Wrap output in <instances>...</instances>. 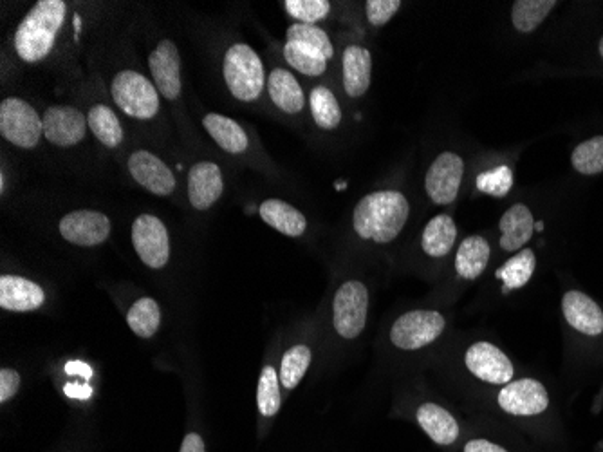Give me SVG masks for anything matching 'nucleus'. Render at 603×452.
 <instances>
[{
    "label": "nucleus",
    "instance_id": "4be33fe9",
    "mask_svg": "<svg viewBox=\"0 0 603 452\" xmlns=\"http://www.w3.org/2000/svg\"><path fill=\"white\" fill-rule=\"evenodd\" d=\"M268 91H270L271 102L284 113H300L306 105L302 87L298 84L297 78L286 69L277 67L271 71V75L268 76Z\"/></svg>",
    "mask_w": 603,
    "mask_h": 452
},
{
    "label": "nucleus",
    "instance_id": "4468645a",
    "mask_svg": "<svg viewBox=\"0 0 603 452\" xmlns=\"http://www.w3.org/2000/svg\"><path fill=\"white\" fill-rule=\"evenodd\" d=\"M466 368L475 377L481 378L488 384H510L513 378V366L510 358L502 353L501 349L490 342H477L466 351Z\"/></svg>",
    "mask_w": 603,
    "mask_h": 452
},
{
    "label": "nucleus",
    "instance_id": "c9c22d12",
    "mask_svg": "<svg viewBox=\"0 0 603 452\" xmlns=\"http://www.w3.org/2000/svg\"><path fill=\"white\" fill-rule=\"evenodd\" d=\"M288 40L306 44L309 48H315L324 55L327 60H331L334 55L333 42L324 29L313 26V24H293L288 29Z\"/></svg>",
    "mask_w": 603,
    "mask_h": 452
},
{
    "label": "nucleus",
    "instance_id": "412c9836",
    "mask_svg": "<svg viewBox=\"0 0 603 452\" xmlns=\"http://www.w3.org/2000/svg\"><path fill=\"white\" fill-rule=\"evenodd\" d=\"M260 217L266 225L288 237H300L307 228V219L298 208L282 199H266L260 205Z\"/></svg>",
    "mask_w": 603,
    "mask_h": 452
},
{
    "label": "nucleus",
    "instance_id": "4c0bfd02",
    "mask_svg": "<svg viewBox=\"0 0 603 452\" xmlns=\"http://www.w3.org/2000/svg\"><path fill=\"white\" fill-rule=\"evenodd\" d=\"M513 187V172L510 167L501 165L497 169L486 170L477 178V189L483 194H490L495 198H504Z\"/></svg>",
    "mask_w": 603,
    "mask_h": 452
},
{
    "label": "nucleus",
    "instance_id": "c85d7f7f",
    "mask_svg": "<svg viewBox=\"0 0 603 452\" xmlns=\"http://www.w3.org/2000/svg\"><path fill=\"white\" fill-rule=\"evenodd\" d=\"M535 264L537 259L531 250H520L519 254L513 255L508 263L495 272L497 279H501L504 283L502 292L508 293L510 290L526 286L535 272Z\"/></svg>",
    "mask_w": 603,
    "mask_h": 452
},
{
    "label": "nucleus",
    "instance_id": "dca6fc26",
    "mask_svg": "<svg viewBox=\"0 0 603 452\" xmlns=\"http://www.w3.org/2000/svg\"><path fill=\"white\" fill-rule=\"evenodd\" d=\"M223 190V172L214 161H199L188 172V199L197 210L214 207Z\"/></svg>",
    "mask_w": 603,
    "mask_h": 452
},
{
    "label": "nucleus",
    "instance_id": "7c9ffc66",
    "mask_svg": "<svg viewBox=\"0 0 603 452\" xmlns=\"http://www.w3.org/2000/svg\"><path fill=\"white\" fill-rule=\"evenodd\" d=\"M127 324L141 339H150L156 335L161 324V310L158 302L150 297H143L134 302L127 313Z\"/></svg>",
    "mask_w": 603,
    "mask_h": 452
},
{
    "label": "nucleus",
    "instance_id": "b1692460",
    "mask_svg": "<svg viewBox=\"0 0 603 452\" xmlns=\"http://www.w3.org/2000/svg\"><path fill=\"white\" fill-rule=\"evenodd\" d=\"M206 132L214 138V142L230 154H241L248 149V136L239 123L223 116V114L210 113L203 118Z\"/></svg>",
    "mask_w": 603,
    "mask_h": 452
},
{
    "label": "nucleus",
    "instance_id": "9b49d317",
    "mask_svg": "<svg viewBox=\"0 0 603 452\" xmlns=\"http://www.w3.org/2000/svg\"><path fill=\"white\" fill-rule=\"evenodd\" d=\"M44 138L56 147H73L84 142L87 118L71 105L47 107L44 118Z\"/></svg>",
    "mask_w": 603,
    "mask_h": 452
},
{
    "label": "nucleus",
    "instance_id": "79ce46f5",
    "mask_svg": "<svg viewBox=\"0 0 603 452\" xmlns=\"http://www.w3.org/2000/svg\"><path fill=\"white\" fill-rule=\"evenodd\" d=\"M179 452H205V442L199 434H186L185 440L181 443V451Z\"/></svg>",
    "mask_w": 603,
    "mask_h": 452
},
{
    "label": "nucleus",
    "instance_id": "f257e3e1",
    "mask_svg": "<svg viewBox=\"0 0 603 452\" xmlns=\"http://www.w3.org/2000/svg\"><path fill=\"white\" fill-rule=\"evenodd\" d=\"M409 214V201L401 192H372L354 208V230L362 239L385 245L401 234Z\"/></svg>",
    "mask_w": 603,
    "mask_h": 452
},
{
    "label": "nucleus",
    "instance_id": "2eb2a0df",
    "mask_svg": "<svg viewBox=\"0 0 603 452\" xmlns=\"http://www.w3.org/2000/svg\"><path fill=\"white\" fill-rule=\"evenodd\" d=\"M150 73L159 93L167 100L181 95V57L172 40H161L149 57Z\"/></svg>",
    "mask_w": 603,
    "mask_h": 452
},
{
    "label": "nucleus",
    "instance_id": "1a4fd4ad",
    "mask_svg": "<svg viewBox=\"0 0 603 452\" xmlns=\"http://www.w3.org/2000/svg\"><path fill=\"white\" fill-rule=\"evenodd\" d=\"M464 161L455 152H443L430 165L425 179V189L436 205L454 203L461 181H463Z\"/></svg>",
    "mask_w": 603,
    "mask_h": 452
},
{
    "label": "nucleus",
    "instance_id": "39448f33",
    "mask_svg": "<svg viewBox=\"0 0 603 452\" xmlns=\"http://www.w3.org/2000/svg\"><path fill=\"white\" fill-rule=\"evenodd\" d=\"M2 138L20 149H35L44 136V123L35 107L22 98L10 96L0 104Z\"/></svg>",
    "mask_w": 603,
    "mask_h": 452
},
{
    "label": "nucleus",
    "instance_id": "58836bf2",
    "mask_svg": "<svg viewBox=\"0 0 603 452\" xmlns=\"http://www.w3.org/2000/svg\"><path fill=\"white\" fill-rule=\"evenodd\" d=\"M401 8V2L399 0H369L365 4V11H367V19L371 22L372 26L380 28L385 26Z\"/></svg>",
    "mask_w": 603,
    "mask_h": 452
},
{
    "label": "nucleus",
    "instance_id": "9d476101",
    "mask_svg": "<svg viewBox=\"0 0 603 452\" xmlns=\"http://www.w3.org/2000/svg\"><path fill=\"white\" fill-rule=\"evenodd\" d=\"M60 236L76 246H98L111 236L112 223L109 217L98 210H75L62 217Z\"/></svg>",
    "mask_w": 603,
    "mask_h": 452
},
{
    "label": "nucleus",
    "instance_id": "f3484780",
    "mask_svg": "<svg viewBox=\"0 0 603 452\" xmlns=\"http://www.w3.org/2000/svg\"><path fill=\"white\" fill-rule=\"evenodd\" d=\"M46 301V293L37 283L17 277L2 275L0 277V308L10 311L38 310Z\"/></svg>",
    "mask_w": 603,
    "mask_h": 452
},
{
    "label": "nucleus",
    "instance_id": "ea45409f",
    "mask_svg": "<svg viewBox=\"0 0 603 452\" xmlns=\"http://www.w3.org/2000/svg\"><path fill=\"white\" fill-rule=\"evenodd\" d=\"M20 387V375L15 369H0V402L6 404L17 395Z\"/></svg>",
    "mask_w": 603,
    "mask_h": 452
},
{
    "label": "nucleus",
    "instance_id": "cd10ccee",
    "mask_svg": "<svg viewBox=\"0 0 603 452\" xmlns=\"http://www.w3.org/2000/svg\"><path fill=\"white\" fill-rule=\"evenodd\" d=\"M311 114L316 125L324 131H333L342 122V109L331 89L318 85L309 95Z\"/></svg>",
    "mask_w": 603,
    "mask_h": 452
},
{
    "label": "nucleus",
    "instance_id": "6ab92c4d",
    "mask_svg": "<svg viewBox=\"0 0 603 452\" xmlns=\"http://www.w3.org/2000/svg\"><path fill=\"white\" fill-rule=\"evenodd\" d=\"M342 67H344L345 93L351 98H360L365 95L371 87V51L362 46H349L344 51Z\"/></svg>",
    "mask_w": 603,
    "mask_h": 452
},
{
    "label": "nucleus",
    "instance_id": "423d86ee",
    "mask_svg": "<svg viewBox=\"0 0 603 452\" xmlns=\"http://www.w3.org/2000/svg\"><path fill=\"white\" fill-rule=\"evenodd\" d=\"M369 292L360 281H349L338 288L334 295V328L344 339H356L367 324Z\"/></svg>",
    "mask_w": 603,
    "mask_h": 452
},
{
    "label": "nucleus",
    "instance_id": "2f4dec72",
    "mask_svg": "<svg viewBox=\"0 0 603 452\" xmlns=\"http://www.w3.org/2000/svg\"><path fill=\"white\" fill-rule=\"evenodd\" d=\"M284 57L286 62L298 73L306 76L324 75L327 67V58L315 48H309L306 44L288 40L284 46Z\"/></svg>",
    "mask_w": 603,
    "mask_h": 452
},
{
    "label": "nucleus",
    "instance_id": "7ed1b4c3",
    "mask_svg": "<svg viewBox=\"0 0 603 452\" xmlns=\"http://www.w3.org/2000/svg\"><path fill=\"white\" fill-rule=\"evenodd\" d=\"M223 75L230 93L246 104L255 102L266 84L262 60L246 44H233L226 51Z\"/></svg>",
    "mask_w": 603,
    "mask_h": 452
},
{
    "label": "nucleus",
    "instance_id": "72a5a7b5",
    "mask_svg": "<svg viewBox=\"0 0 603 452\" xmlns=\"http://www.w3.org/2000/svg\"><path fill=\"white\" fill-rule=\"evenodd\" d=\"M573 167L580 174L594 176L603 172V136H596L576 147L573 156Z\"/></svg>",
    "mask_w": 603,
    "mask_h": 452
},
{
    "label": "nucleus",
    "instance_id": "a878e982",
    "mask_svg": "<svg viewBox=\"0 0 603 452\" xmlns=\"http://www.w3.org/2000/svg\"><path fill=\"white\" fill-rule=\"evenodd\" d=\"M457 226L454 219L446 214L432 217L425 226L421 246L430 257H445L455 245Z\"/></svg>",
    "mask_w": 603,
    "mask_h": 452
},
{
    "label": "nucleus",
    "instance_id": "c756f323",
    "mask_svg": "<svg viewBox=\"0 0 603 452\" xmlns=\"http://www.w3.org/2000/svg\"><path fill=\"white\" fill-rule=\"evenodd\" d=\"M555 6V0H519L511 10L513 26L520 33H531L539 28Z\"/></svg>",
    "mask_w": 603,
    "mask_h": 452
},
{
    "label": "nucleus",
    "instance_id": "0eeeda50",
    "mask_svg": "<svg viewBox=\"0 0 603 452\" xmlns=\"http://www.w3.org/2000/svg\"><path fill=\"white\" fill-rule=\"evenodd\" d=\"M445 331V317L432 310L409 311L394 322L390 330L392 344L405 351H414L432 344Z\"/></svg>",
    "mask_w": 603,
    "mask_h": 452
},
{
    "label": "nucleus",
    "instance_id": "a211bd4d",
    "mask_svg": "<svg viewBox=\"0 0 603 452\" xmlns=\"http://www.w3.org/2000/svg\"><path fill=\"white\" fill-rule=\"evenodd\" d=\"M564 315L569 326L584 335H600L603 331V311L600 306L582 292H567L564 295Z\"/></svg>",
    "mask_w": 603,
    "mask_h": 452
},
{
    "label": "nucleus",
    "instance_id": "f704fd0d",
    "mask_svg": "<svg viewBox=\"0 0 603 452\" xmlns=\"http://www.w3.org/2000/svg\"><path fill=\"white\" fill-rule=\"evenodd\" d=\"M279 382L280 378L275 369L271 366L262 369L259 389H257V404H259L260 413L264 416H275L279 413L280 402H282Z\"/></svg>",
    "mask_w": 603,
    "mask_h": 452
},
{
    "label": "nucleus",
    "instance_id": "473e14b6",
    "mask_svg": "<svg viewBox=\"0 0 603 452\" xmlns=\"http://www.w3.org/2000/svg\"><path fill=\"white\" fill-rule=\"evenodd\" d=\"M309 364H311V349L307 346L298 344V346L288 349L282 357V366H280L282 386L286 389H295L306 375Z\"/></svg>",
    "mask_w": 603,
    "mask_h": 452
},
{
    "label": "nucleus",
    "instance_id": "393cba45",
    "mask_svg": "<svg viewBox=\"0 0 603 452\" xmlns=\"http://www.w3.org/2000/svg\"><path fill=\"white\" fill-rule=\"evenodd\" d=\"M418 422L425 433L439 445H450L459 436V424L441 405H421L418 409Z\"/></svg>",
    "mask_w": 603,
    "mask_h": 452
},
{
    "label": "nucleus",
    "instance_id": "6e6552de",
    "mask_svg": "<svg viewBox=\"0 0 603 452\" xmlns=\"http://www.w3.org/2000/svg\"><path fill=\"white\" fill-rule=\"evenodd\" d=\"M132 245L143 263L163 268L170 259V237L165 223L152 214H141L132 223Z\"/></svg>",
    "mask_w": 603,
    "mask_h": 452
},
{
    "label": "nucleus",
    "instance_id": "f03ea898",
    "mask_svg": "<svg viewBox=\"0 0 603 452\" xmlns=\"http://www.w3.org/2000/svg\"><path fill=\"white\" fill-rule=\"evenodd\" d=\"M67 4L62 0L37 2L15 33V49L26 64H38L55 48L56 37L64 26Z\"/></svg>",
    "mask_w": 603,
    "mask_h": 452
},
{
    "label": "nucleus",
    "instance_id": "a19ab883",
    "mask_svg": "<svg viewBox=\"0 0 603 452\" xmlns=\"http://www.w3.org/2000/svg\"><path fill=\"white\" fill-rule=\"evenodd\" d=\"M464 452H508L504 451L499 445L488 442V440H472V442L466 443Z\"/></svg>",
    "mask_w": 603,
    "mask_h": 452
},
{
    "label": "nucleus",
    "instance_id": "aec40b11",
    "mask_svg": "<svg viewBox=\"0 0 603 452\" xmlns=\"http://www.w3.org/2000/svg\"><path fill=\"white\" fill-rule=\"evenodd\" d=\"M501 248L506 252H517L522 246L528 243L533 230H535V221L533 214L526 205L517 203L508 208V212L501 217Z\"/></svg>",
    "mask_w": 603,
    "mask_h": 452
},
{
    "label": "nucleus",
    "instance_id": "37998d69",
    "mask_svg": "<svg viewBox=\"0 0 603 452\" xmlns=\"http://www.w3.org/2000/svg\"><path fill=\"white\" fill-rule=\"evenodd\" d=\"M600 55H602L603 58V37L602 40H600Z\"/></svg>",
    "mask_w": 603,
    "mask_h": 452
},
{
    "label": "nucleus",
    "instance_id": "bb28decb",
    "mask_svg": "<svg viewBox=\"0 0 603 452\" xmlns=\"http://www.w3.org/2000/svg\"><path fill=\"white\" fill-rule=\"evenodd\" d=\"M89 129L93 131L94 138L109 149H116L123 142V127L118 116L107 105H94L87 114Z\"/></svg>",
    "mask_w": 603,
    "mask_h": 452
},
{
    "label": "nucleus",
    "instance_id": "5701e85b",
    "mask_svg": "<svg viewBox=\"0 0 603 452\" xmlns=\"http://www.w3.org/2000/svg\"><path fill=\"white\" fill-rule=\"evenodd\" d=\"M490 261V245L481 236H470L464 239L457 255H455V270L459 277L466 281H474L483 274Z\"/></svg>",
    "mask_w": 603,
    "mask_h": 452
},
{
    "label": "nucleus",
    "instance_id": "ddd939ff",
    "mask_svg": "<svg viewBox=\"0 0 603 452\" xmlns=\"http://www.w3.org/2000/svg\"><path fill=\"white\" fill-rule=\"evenodd\" d=\"M127 165L130 176L143 189L149 190L150 194L170 196L176 190V178L172 170L156 154L149 151L132 152Z\"/></svg>",
    "mask_w": 603,
    "mask_h": 452
},
{
    "label": "nucleus",
    "instance_id": "e433bc0d",
    "mask_svg": "<svg viewBox=\"0 0 603 452\" xmlns=\"http://www.w3.org/2000/svg\"><path fill=\"white\" fill-rule=\"evenodd\" d=\"M284 8L298 24H313L327 19L331 13V4L327 0H286Z\"/></svg>",
    "mask_w": 603,
    "mask_h": 452
},
{
    "label": "nucleus",
    "instance_id": "20e7f679",
    "mask_svg": "<svg viewBox=\"0 0 603 452\" xmlns=\"http://www.w3.org/2000/svg\"><path fill=\"white\" fill-rule=\"evenodd\" d=\"M112 98L123 113L136 120H150L159 113V93L138 71H121L111 84Z\"/></svg>",
    "mask_w": 603,
    "mask_h": 452
},
{
    "label": "nucleus",
    "instance_id": "f8f14e48",
    "mask_svg": "<svg viewBox=\"0 0 603 452\" xmlns=\"http://www.w3.org/2000/svg\"><path fill=\"white\" fill-rule=\"evenodd\" d=\"M502 411L517 416L540 415L548 409L549 396L546 387L533 378H522L502 387L499 393Z\"/></svg>",
    "mask_w": 603,
    "mask_h": 452
}]
</instances>
